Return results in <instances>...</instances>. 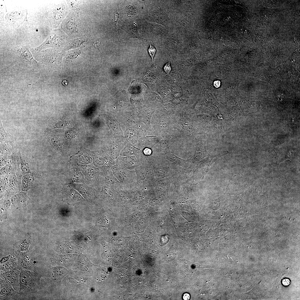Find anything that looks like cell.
Returning a JSON list of instances; mask_svg holds the SVG:
<instances>
[{"instance_id": "10", "label": "cell", "mask_w": 300, "mask_h": 300, "mask_svg": "<svg viewBox=\"0 0 300 300\" xmlns=\"http://www.w3.org/2000/svg\"><path fill=\"white\" fill-rule=\"evenodd\" d=\"M190 295L188 293H185L183 296V298L185 300H188L190 299Z\"/></svg>"}, {"instance_id": "2", "label": "cell", "mask_w": 300, "mask_h": 300, "mask_svg": "<svg viewBox=\"0 0 300 300\" xmlns=\"http://www.w3.org/2000/svg\"><path fill=\"white\" fill-rule=\"evenodd\" d=\"M174 113L162 112L157 115L156 122L158 135L169 133L176 129L173 116Z\"/></svg>"}, {"instance_id": "7", "label": "cell", "mask_w": 300, "mask_h": 300, "mask_svg": "<svg viewBox=\"0 0 300 300\" xmlns=\"http://www.w3.org/2000/svg\"><path fill=\"white\" fill-rule=\"evenodd\" d=\"M148 51L149 54L151 57L153 61L154 57L156 52V49L155 48L154 46L152 44H150V47L148 49Z\"/></svg>"}, {"instance_id": "11", "label": "cell", "mask_w": 300, "mask_h": 300, "mask_svg": "<svg viewBox=\"0 0 300 300\" xmlns=\"http://www.w3.org/2000/svg\"><path fill=\"white\" fill-rule=\"evenodd\" d=\"M144 154L146 155H149L151 154V153L152 151L150 149L147 148H146L144 150Z\"/></svg>"}, {"instance_id": "5", "label": "cell", "mask_w": 300, "mask_h": 300, "mask_svg": "<svg viewBox=\"0 0 300 300\" xmlns=\"http://www.w3.org/2000/svg\"><path fill=\"white\" fill-rule=\"evenodd\" d=\"M14 50L25 62L32 64L37 63L30 52L28 47L24 46H17Z\"/></svg>"}, {"instance_id": "8", "label": "cell", "mask_w": 300, "mask_h": 300, "mask_svg": "<svg viewBox=\"0 0 300 300\" xmlns=\"http://www.w3.org/2000/svg\"><path fill=\"white\" fill-rule=\"evenodd\" d=\"M164 70L168 74H169L170 72H171V68L170 62L167 63L165 65V66L164 67Z\"/></svg>"}, {"instance_id": "13", "label": "cell", "mask_w": 300, "mask_h": 300, "mask_svg": "<svg viewBox=\"0 0 300 300\" xmlns=\"http://www.w3.org/2000/svg\"><path fill=\"white\" fill-rule=\"evenodd\" d=\"M62 84H63V85H64V86H67V84H68V82L66 80H63V81L62 82Z\"/></svg>"}, {"instance_id": "6", "label": "cell", "mask_w": 300, "mask_h": 300, "mask_svg": "<svg viewBox=\"0 0 300 300\" xmlns=\"http://www.w3.org/2000/svg\"><path fill=\"white\" fill-rule=\"evenodd\" d=\"M126 13L129 17H133L137 13V10L132 5H129L126 8Z\"/></svg>"}, {"instance_id": "9", "label": "cell", "mask_w": 300, "mask_h": 300, "mask_svg": "<svg viewBox=\"0 0 300 300\" xmlns=\"http://www.w3.org/2000/svg\"><path fill=\"white\" fill-rule=\"evenodd\" d=\"M282 284L285 286H288L290 285L291 283V280L289 279L285 278L282 279Z\"/></svg>"}, {"instance_id": "4", "label": "cell", "mask_w": 300, "mask_h": 300, "mask_svg": "<svg viewBox=\"0 0 300 300\" xmlns=\"http://www.w3.org/2000/svg\"><path fill=\"white\" fill-rule=\"evenodd\" d=\"M64 9L63 6L57 5L49 10L46 16L53 27H56L60 24L64 16Z\"/></svg>"}, {"instance_id": "3", "label": "cell", "mask_w": 300, "mask_h": 300, "mask_svg": "<svg viewBox=\"0 0 300 300\" xmlns=\"http://www.w3.org/2000/svg\"><path fill=\"white\" fill-rule=\"evenodd\" d=\"M65 37L61 30H54L41 45L34 49L37 52H40L49 48L60 47L65 42Z\"/></svg>"}, {"instance_id": "12", "label": "cell", "mask_w": 300, "mask_h": 300, "mask_svg": "<svg viewBox=\"0 0 300 300\" xmlns=\"http://www.w3.org/2000/svg\"><path fill=\"white\" fill-rule=\"evenodd\" d=\"M214 85L216 87V88H218V87L220 86V82L219 81H216L214 82Z\"/></svg>"}, {"instance_id": "1", "label": "cell", "mask_w": 300, "mask_h": 300, "mask_svg": "<svg viewBox=\"0 0 300 300\" xmlns=\"http://www.w3.org/2000/svg\"><path fill=\"white\" fill-rule=\"evenodd\" d=\"M175 129L179 132L182 140H190L194 137L196 132L190 118L185 112H174L173 114Z\"/></svg>"}]
</instances>
